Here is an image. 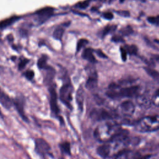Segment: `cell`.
Returning a JSON list of instances; mask_svg holds the SVG:
<instances>
[{"mask_svg":"<svg viewBox=\"0 0 159 159\" xmlns=\"http://www.w3.org/2000/svg\"><path fill=\"white\" fill-rule=\"evenodd\" d=\"M130 139L124 132L111 140L102 143L97 148V152L102 158L116 157L122 150L127 148L129 145Z\"/></svg>","mask_w":159,"mask_h":159,"instance_id":"1","label":"cell"},{"mask_svg":"<svg viewBox=\"0 0 159 159\" xmlns=\"http://www.w3.org/2000/svg\"><path fill=\"white\" fill-rule=\"evenodd\" d=\"M123 133L121 126L115 121H105L99 124L94 130V137L98 141L106 143Z\"/></svg>","mask_w":159,"mask_h":159,"instance_id":"2","label":"cell"},{"mask_svg":"<svg viewBox=\"0 0 159 159\" xmlns=\"http://www.w3.org/2000/svg\"><path fill=\"white\" fill-rule=\"evenodd\" d=\"M135 127L140 132H152L159 130V115L142 117L135 123Z\"/></svg>","mask_w":159,"mask_h":159,"instance_id":"3","label":"cell"},{"mask_svg":"<svg viewBox=\"0 0 159 159\" xmlns=\"http://www.w3.org/2000/svg\"><path fill=\"white\" fill-rule=\"evenodd\" d=\"M139 91V87L132 86L120 88L117 90L115 87H110V90L107 93V95L112 99L120 98H131L136 96Z\"/></svg>","mask_w":159,"mask_h":159,"instance_id":"4","label":"cell"},{"mask_svg":"<svg viewBox=\"0 0 159 159\" xmlns=\"http://www.w3.org/2000/svg\"><path fill=\"white\" fill-rule=\"evenodd\" d=\"M135 111V105L130 101H125L120 104L116 109L117 116L129 117L133 115Z\"/></svg>","mask_w":159,"mask_h":159,"instance_id":"5","label":"cell"},{"mask_svg":"<svg viewBox=\"0 0 159 159\" xmlns=\"http://www.w3.org/2000/svg\"><path fill=\"white\" fill-rule=\"evenodd\" d=\"M72 91V86L69 83L63 84L60 90V98L61 101L68 107H71Z\"/></svg>","mask_w":159,"mask_h":159,"instance_id":"6","label":"cell"},{"mask_svg":"<svg viewBox=\"0 0 159 159\" xmlns=\"http://www.w3.org/2000/svg\"><path fill=\"white\" fill-rule=\"evenodd\" d=\"M35 150L40 155H45L48 153L50 146L45 139L37 138L35 140Z\"/></svg>","mask_w":159,"mask_h":159,"instance_id":"7","label":"cell"},{"mask_svg":"<svg viewBox=\"0 0 159 159\" xmlns=\"http://www.w3.org/2000/svg\"><path fill=\"white\" fill-rule=\"evenodd\" d=\"M54 9L51 7L42 8L35 12L37 16V20L39 23H43L53 15Z\"/></svg>","mask_w":159,"mask_h":159,"instance_id":"8","label":"cell"},{"mask_svg":"<svg viewBox=\"0 0 159 159\" xmlns=\"http://www.w3.org/2000/svg\"><path fill=\"white\" fill-rule=\"evenodd\" d=\"M143 157H141L140 153L138 152L131 150L125 149L118 153L115 159H142Z\"/></svg>","mask_w":159,"mask_h":159,"instance_id":"9","label":"cell"},{"mask_svg":"<svg viewBox=\"0 0 159 159\" xmlns=\"http://www.w3.org/2000/svg\"><path fill=\"white\" fill-rule=\"evenodd\" d=\"M50 92V109L55 116H57L59 113V108L57 104V95L55 89L53 87H51L49 89Z\"/></svg>","mask_w":159,"mask_h":159,"instance_id":"10","label":"cell"},{"mask_svg":"<svg viewBox=\"0 0 159 159\" xmlns=\"http://www.w3.org/2000/svg\"><path fill=\"white\" fill-rule=\"evenodd\" d=\"M13 101V104L15 106L17 111L25 122H29L28 118L26 117L24 112V101L20 98H17Z\"/></svg>","mask_w":159,"mask_h":159,"instance_id":"11","label":"cell"},{"mask_svg":"<svg viewBox=\"0 0 159 159\" xmlns=\"http://www.w3.org/2000/svg\"><path fill=\"white\" fill-rule=\"evenodd\" d=\"M0 103L6 109H10L13 105V101L10 97L0 88Z\"/></svg>","mask_w":159,"mask_h":159,"instance_id":"12","label":"cell"},{"mask_svg":"<svg viewBox=\"0 0 159 159\" xmlns=\"http://www.w3.org/2000/svg\"><path fill=\"white\" fill-rule=\"evenodd\" d=\"M96 73H91L88 79L86 81V87L89 89H93L97 86L98 84V80Z\"/></svg>","mask_w":159,"mask_h":159,"instance_id":"13","label":"cell"},{"mask_svg":"<svg viewBox=\"0 0 159 159\" xmlns=\"http://www.w3.org/2000/svg\"><path fill=\"white\" fill-rule=\"evenodd\" d=\"M82 57L85 60L89 61L91 63H94L96 61V60L93 55V50L91 48H86L83 51V53L82 54Z\"/></svg>","mask_w":159,"mask_h":159,"instance_id":"14","label":"cell"},{"mask_svg":"<svg viewBox=\"0 0 159 159\" xmlns=\"http://www.w3.org/2000/svg\"><path fill=\"white\" fill-rule=\"evenodd\" d=\"M19 19V17L17 16H13L10 18L4 19L0 22V29L6 28V27L11 25L12 23H14L15 21Z\"/></svg>","mask_w":159,"mask_h":159,"instance_id":"15","label":"cell"},{"mask_svg":"<svg viewBox=\"0 0 159 159\" xmlns=\"http://www.w3.org/2000/svg\"><path fill=\"white\" fill-rule=\"evenodd\" d=\"M83 99H84V90L83 88L80 87L76 94V101L78 104L79 107L80 109L81 108L83 109Z\"/></svg>","mask_w":159,"mask_h":159,"instance_id":"16","label":"cell"},{"mask_svg":"<svg viewBox=\"0 0 159 159\" xmlns=\"http://www.w3.org/2000/svg\"><path fill=\"white\" fill-rule=\"evenodd\" d=\"M65 31V29L63 27H57L53 33V37L54 39L57 40H60L63 35Z\"/></svg>","mask_w":159,"mask_h":159,"instance_id":"17","label":"cell"},{"mask_svg":"<svg viewBox=\"0 0 159 159\" xmlns=\"http://www.w3.org/2000/svg\"><path fill=\"white\" fill-rule=\"evenodd\" d=\"M47 57L45 55L41 57L37 61V66L40 69H48L50 67L47 65Z\"/></svg>","mask_w":159,"mask_h":159,"instance_id":"18","label":"cell"},{"mask_svg":"<svg viewBox=\"0 0 159 159\" xmlns=\"http://www.w3.org/2000/svg\"><path fill=\"white\" fill-rule=\"evenodd\" d=\"M145 70L146 73L154 79H159V72L157 70L149 67H145Z\"/></svg>","mask_w":159,"mask_h":159,"instance_id":"19","label":"cell"},{"mask_svg":"<svg viewBox=\"0 0 159 159\" xmlns=\"http://www.w3.org/2000/svg\"><path fill=\"white\" fill-rule=\"evenodd\" d=\"M151 102L153 106L155 107H159V88L153 94Z\"/></svg>","mask_w":159,"mask_h":159,"instance_id":"20","label":"cell"},{"mask_svg":"<svg viewBox=\"0 0 159 159\" xmlns=\"http://www.w3.org/2000/svg\"><path fill=\"white\" fill-rule=\"evenodd\" d=\"M60 148L61 150L66 153V154H70V143L67 142H63L62 143L60 144Z\"/></svg>","mask_w":159,"mask_h":159,"instance_id":"21","label":"cell"},{"mask_svg":"<svg viewBox=\"0 0 159 159\" xmlns=\"http://www.w3.org/2000/svg\"><path fill=\"white\" fill-rule=\"evenodd\" d=\"M125 50L127 53L131 55H136L137 53V48L136 46L132 45H127Z\"/></svg>","mask_w":159,"mask_h":159,"instance_id":"22","label":"cell"},{"mask_svg":"<svg viewBox=\"0 0 159 159\" xmlns=\"http://www.w3.org/2000/svg\"><path fill=\"white\" fill-rule=\"evenodd\" d=\"M116 28V25H107V26L105 27L102 32V36H105L106 35L108 34L109 33L114 31Z\"/></svg>","mask_w":159,"mask_h":159,"instance_id":"23","label":"cell"},{"mask_svg":"<svg viewBox=\"0 0 159 159\" xmlns=\"http://www.w3.org/2000/svg\"><path fill=\"white\" fill-rule=\"evenodd\" d=\"M88 40L85 39H80L78 42V43H77V45H76V50L78 52L80 51L83 47H84L87 43H88Z\"/></svg>","mask_w":159,"mask_h":159,"instance_id":"24","label":"cell"},{"mask_svg":"<svg viewBox=\"0 0 159 159\" xmlns=\"http://www.w3.org/2000/svg\"><path fill=\"white\" fill-rule=\"evenodd\" d=\"M120 33L124 35H129L132 33V29L130 26H127L120 30Z\"/></svg>","mask_w":159,"mask_h":159,"instance_id":"25","label":"cell"},{"mask_svg":"<svg viewBox=\"0 0 159 159\" xmlns=\"http://www.w3.org/2000/svg\"><path fill=\"white\" fill-rule=\"evenodd\" d=\"M147 20L153 24H159V16H152L148 17L147 19Z\"/></svg>","mask_w":159,"mask_h":159,"instance_id":"26","label":"cell"},{"mask_svg":"<svg viewBox=\"0 0 159 159\" xmlns=\"http://www.w3.org/2000/svg\"><path fill=\"white\" fill-rule=\"evenodd\" d=\"M29 63V60L26 58H24L21 60L19 63V69L22 70L24 68V67L27 65V64Z\"/></svg>","mask_w":159,"mask_h":159,"instance_id":"27","label":"cell"},{"mask_svg":"<svg viewBox=\"0 0 159 159\" xmlns=\"http://www.w3.org/2000/svg\"><path fill=\"white\" fill-rule=\"evenodd\" d=\"M120 55H121V58L122 60L125 61L127 60V52L125 50V48L124 47H120Z\"/></svg>","mask_w":159,"mask_h":159,"instance_id":"28","label":"cell"},{"mask_svg":"<svg viewBox=\"0 0 159 159\" xmlns=\"http://www.w3.org/2000/svg\"><path fill=\"white\" fill-rule=\"evenodd\" d=\"M25 76L27 79L30 80H32L34 78V71L32 70H28V71H27L25 72Z\"/></svg>","mask_w":159,"mask_h":159,"instance_id":"29","label":"cell"},{"mask_svg":"<svg viewBox=\"0 0 159 159\" xmlns=\"http://www.w3.org/2000/svg\"><path fill=\"white\" fill-rule=\"evenodd\" d=\"M89 4V1H83V2H80V3L77 5V6H78L79 8H80V9H85L86 7H87L88 6Z\"/></svg>","mask_w":159,"mask_h":159,"instance_id":"30","label":"cell"},{"mask_svg":"<svg viewBox=\"0 0 159 159\" xmlns=\"http://www.w3.org/2000/svg\"><path fill=\"white\" fill-rule=\"evenodd\" d=\"M112 40L115 42H124V39L120 35H114L112 38Z\"/></svg>","mask_w":159,"mask_h":159,"instance_id":"31","label":"cell"},{"mask_svg":"<svg viewBox=\"0 0 159 159\" xmlns=\"http://www.w3.org/2000/svg\"><path fill=\"white\" fill-rule=\"evenodd\" d=\"M103 17L106 19H107V20H111L113 18V14L111 13V12H105L103 14Z\"/></svg>","mask_w":159,"mask_h":159,"instance_id":"32","label":"cell"},{"mask_svg":"<svg viewBox=\"0 0 159 159\" xmlns=\"http://www.w3.org/2000/svg\"><path fill=\"white\" fill-rule=\"evenodd\" d=\"M118 14L122 16H124V17H127L129 16V12L128 11H119Z\"/></svg>","mask_w":159,"mask_h":159,"instance_id":"33","label":"cell"},{"mask_svg":"<svg viewBox=\"0 0 159 159\" xmlns=\"http://www.w3.org/2000/svg\"><path fill=\"white\" fill-rule=\"evenodd\" d=\"M98 55L101 57V58H106V56L104 54V53L102 52H101V50H98Z\"/></svg>","mask_w":159,"mask_h":159,"instance_id":"34","label":"cell"},{"mask_svg":"<svg viewBox=\"0 0 159 159\" xmlns=\"http://www.w3.org/2000/svg\"><path fill=\"white\" fill-rule=\"evenodd\" d=\"M153 58L155 59V60H156L157 62L159 63V55H154Z\"/></svg>","mask_w":159,"mask_h":159,"instance_id":"35","label":"cell"},{"mask_svg":"<svg viewBox=\"0 0 159 159\" xmlns=\"http://www.w3.org/2000/svg\"><path fill=\"white\" fill-rule=\"evenodd\" d=\"M2 112H1V109H0V116H2Z\"/></svg>","mask_w":159,"mask_h":159,"instance_id":"36","label":"cell"},{"mask_svg":"<svg viewBox=\"0 0 159 159\" xmlns=\"http://www.w3.org/2000/svg\"><path fill=\"white\" fill-rule=\"evenodd\" d=\"M120 2H121V1H122V2H123V1H124V0H120Z\"/></svg>","mask_w":159,"mask_h":159,"instance_id":"37","label":"cell"},{"mask_svg":"<svg viewBox=\"0 0 159 159\" xmlns=\"http://www.w3.org/2000/svg\"><path fill=\"white\" fill-rule=\"evenodd\" d=\"M146 159H150V158H146Z\"/></svg>","mask_w":159,"mask_h":159,"instance_id":"38","label":"cell"}]
</instances>
